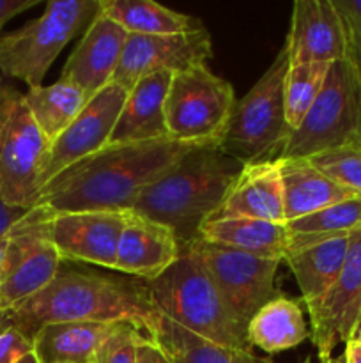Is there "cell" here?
Instances as JSON below:
<instances>
[{"instance_id":"obj_27","label":"cell","mask_w":361,"mask_h":363,"mask_svg":"<svg viewBox=\"0 0 361 363\" xmlns=\"http://www.w3.org/2000/svg\"><path fill=\"white\" fill-rule=\"evenodd\" d=\"M151 339L163 347L172 363H273L269 358L257 357L253 351L236 350L202 339L165 315L159 318Z\"/></svg>"},{"instance_id":"obj_38","label":"cell","mask_w":361,"mask_h":363,"mask_svg":"<svg viewBox=\"0 0 361 363\" xmlns=\"http://www.w3.org/2000/svg\"><path fill=\"white\" fill-rule=\"evenodd\" d=\"M345 360L347 363H361V344L356 340H350L349 344H345Z\"/></svg>"},{"instance_id":"obj_24","label":"cell","mask_w":361,"mask_h":363,"mask_svg":"<svg viewBox=\"0 0 361 363\" xmlns=\"http://www.w3.org/2000/svg\"><path fill=\"white\" fill-rule=\"evenodd\" d=\"M117 323H55L34 335L39 363H94L98 350Z\"/></svg>"},{"instance_id":"obj_4","label":"cell","mask_w":361,"mask_h":363,"mask_svg":"<svg viewBox=\"0 0 361 363\" xmlns=\"http://www.w3.org/2000/svg\"><path fill=\"white\" fill-rule=\"evenodd\" d=\"M147 287L154 307L170 321L211 342L253 351L248 326L230 311L212 277L186 245H180V257Z\"/></svg>"},{"instance_id":"obj_7","label":"cell","mask_w":361,"mask_h":363,"mask_svg":"<svg viewBox=\"0 0 361 363\" xmlns=\"http://www.w3.org/2000/svg\"><path fill=\"white\" fill-rule=\"evenodd\" d=\"M289 66V53L283 45L260 80L236 101L219 149L243 165L275 160L289 137L283 101Z\"/></svg>"},{"instance_id":"obj_9","label":"cell","mask_w":361,"mask_h":363,"mask_svg":"<svg viewBox=\"0 0 361 363\" xmlns=\"http://www.w3.org/2000/svg\"><path fill=\"white\" fill-rule=\"evenodd\" d=\"M50 140L32 119L25 94L0 85V199L32 209L41 191V170Z\"/></svg>"},{"instance_id":"obj_23","label":"cell","mask_w":361,"mask_h":363,"mask_svg":"<svg viewBox=\"0 0 361 363\" xmlns=\"http://www.w3.org/2000/svg\"><path fill=\"white\" fill-rule=\"evenodd\" d=\"M276 163L283 181L285 223L356 197L319 172L306 158H280Z\"/></svg>"},{"instance_id":"obj_8","label":"cell","mask_w":361,"mask_h":363,"mask_svg":"<svg viewBox=\"0 0 361 363\" xmlns=\"http://www.w3.org/2000/svg\"><path fill=\"white\" fill-rule=\"evenodd\" d=\"M232 85L207 66L173 73L165 101L168 137L190 145H219L234 106Z\"/></svg>"},{"instance_id":"obj_35","label":"cell","mask_w":361,"mask_h":363,"mask_svg":"<svg viewBox=\"0 0 361 363\" xmlns=\"http://www.w3.org/2000/svg\"><path fill=\"white\" fill-rule=\"evenodd\" d=\"M137 363H172V360L156 340L144 335L138 340Z\"/></svg>"},{"instance_id":"obj_5","label":"cell","mask_w":361,"mask_h":363,"mask_svg":"<svg viewBox=\"0 0 361 363\" xmlns=\"http://www.w3.org/2000/svg\"><path fill=\"white\" fill-rule=\"evenodd\" d=\"M98 14L99 0H52L41 16L0 35V69L28 89L41 87L67 43L84 34Z\"/></svg>"},{"instance_id":"obj_28","label":"cell","mask_w":361,"mask_h":363,"mask_svg":"<svg viewBox=\"0 0 361 363\" xmlns=\"http://www.w3.org/2000/svg\"><path fill=\"white\" fill-rule=\"evenodd\" d=\"M87 103L85 92L62 78L52 85H41L25 92V105L50 144L76 119Z\"/></svg>"},{"instance_id":"obj_36","label":"cell","mask_w":361,"mask_h":363,"mask_svg":"<svg viewBox=\"0 0 361 363\" xmlns=\"http://www.w3.org/2000/svg\"><path fill=\"white\" fill-rule=\"evenodd\" d=\"M27 213L28 209L7 204V202H4L2 199H0V240H4V238L11 233V229H13Z\"/></svg>"},{"instance_id":"obj_15","label":"cell","mask_w":361,"mask_h":363,"mask_svg":"<svg viewBox=\"0 0 361 363\" xmlns=\"http://www.w3.org/2000/svg\"><path fill=\"white\" fill-rule=\"evenodd\" d=\"M48 216L50 238L62 261L115 269L126 211H48Z\"/></svg>"},{"instance_id":"obj_44","label":"cell","mask_w":361,"mask_h":363,"mask_svg":"<svg viewBox=\"0 0 361 363\" xmlns=\"http://www.w3.org/2000/svg\"><path fill=\"white\" fill-rule=\"evenodd\" d=\"M301 363H311V362H310V358H306V360H304V362H301Z\"/></svg>"},{"instance_id":"obj_31","label":"cell","mask_w":361,"mask_h":363,"mask_svg":"<svg viewBox=\"0 0 361 363\" xmlns=\"http://www.w3.org/2000/svg\"><path fill=\"white\" fill-rule=\"evenodd\" d=\"M306 160L333 183L361 197V142L328 149Z\"/></svg>"},{"instance_id":"obj_2","label":"cell","mask_w":361,"mask_h":363,"mask_svg":"<svg viewBox=\"0 0 361 363\" xmlns=\"http://www.w3.org/2000/svg\"><path fill=\"white\" fill-rule=\"evenodd\" d=\"M4 318L30 339L55 323H131L151 337L161 314L147 284L60 268L45 289L4 312Z\"/></svg>"},{"instance_id":"obj_34","label":"cell","mask_w":361,"mask_h":363,"mask_svg":"<svg viewBox=\"0 0 361 363\" xmlns=\"http://www.w3.org/2000/svg\"><path fill=\"white\" fill-rule=\"evenodd\" d=\"M335 6L343 16L349 35L347 59L353 60L357 69H361V0H335Z\"/></svg>"},{"instance_id":"obj_32","label":"cell","mask_w":361,"mask_h":363,"mask_svg":"<svg viewBox=\"0 0 361 363\" xmlns=\"http://www.w3.org/2000/svg\"><path fill=\"white\" fill-rule=\"evenodd\" d=\"M144 335L131 323H117L98 350L94 363H137L138 340Z\"/></svg>"},{"instance_id":"obj_30","label":"cell","mask_w":361,"mask_h":363,"mask_svg":"<svg viewBox=\"0 0 361 363\" xmlns=\"http://www.w3.org/2000/svg\"><path fill=\"white\" fill-rule=\"evenodd\" d=\"M290 241H314L324 238L353 234L361 229V197L347 199L338 204L301 216L285 223Z\"/></svg>"},{"instance_id":"obj_16","label":"cell","mask_w":361,"mask_h":363,"mask_svg":"<svg viewBox=\"0 0 361 363\" xmlns=\"http://www.w3.org/2000/svg\"><path fill=\"white\" fill-rule=\"evenodd\" d=\"M290 64L336 62L349 55V35L335 0H297L285 41Z\"/></svg>"},{"instance_id":"obj_43","label":"cell","mask_w":361,"mask_h":363,"mask_svg":"<svg viewBox=\"0 0 361 363\" xmlns=\"http://www.w3.org/2000/svg\"><path fill=\"white\" fill-rule=\"evenodd\" d=\"M7 77H6V74H4L2 73V69H0V85H4V84H7Z\"/></svg>"},{"instance_id":"obj_45","label":"cell","mask_w":361,"mask_h":363,"mask_svg":"<svg viewBox=\"0 0 361 363\" xmlns=\"http://www.w3.org/2000/svg\"><path fill=\"white\" fill-rule=\"evenodd\" d=\"M360 71H361V69H360Z\"/></svg>"},{"instance_id":"obj_18","label":"cell","mask_w":361,"mask_h":363,"mask_svg":"<svg viewBox=\"0 0 361 363\" xmlns=\"http://www.w3.org/2000/svg\"><path fill=\"white\" fill-rule=\"evenodd\" d=\"M180 257V241L170 227L126 211L115 269L152 282Z\"/></svg>"},{"instance_id":"obj_41","label":"cell","mask_w":361,"mask_h":363,"mask_svg":"<svg viewBox=\"0 0 361 363\" xmlns=\"http://www.w3.org/2000/svg\"><path fill=\"white\" fill-rule=\"evenodd\" d=\"M353 340H356V342H360V344H361V315H360V321H357L356 332H354Z\"/></svg>"},{"instance_id":"obj_14","label":"cell","mask_w":361,"mask_h":363,"mask_svg":"<svg viewBox=\"0 0 361 363\" xmlns=\"http://www.w3.org/2000/svg\"><path fill=\"white\" fill-rule=\"evenodd\" d=\"M126 98L124 89L110 84L88 99L76 119L50 144L41 170V190L53 177L108 144Z\"/></svg>"},{"instance_id":"obj_33","label":"cell","mask_w":361,"mask_h":363,"mask_svg":"<svg viewBox=\"0 0 361 363\" xmlns=\"http://www.w3.org/2000/svg\"><path fill=\"white\" fill-rule=\"evenodd\" d=\"M34 354V340L11 325L0 312V363H18Z\"/></svg>"},{"instance_id":"obj_26","label":"cell","mask_w":361,"mask_h":363,"mask_svg":"<svg viewBox=\"0 0 361 363\" xmlns=\"http://www.w3.org/2000/svg\"><path fill=\"white\" fill-rule=\"evenodd\" d=\"M246 333L251 347L273 354L299 346L310 337V328L299 303L278 294L250 319Z\"/></svg>"},{"instance_id":"obj_19","label":"cell","mask_w":361,"mask_h":363,"mask_svg":"<svg viewBox=\"0 0 361 363\" xmlns=\"http://www.w3.org/2000/svg\"><path fill=\"white\" fill-rule=\"evenodd\" d=\"M173 73L149 74L127 92L108 144H131L170 138L166 130L165 101Z\"/></svg>"},{"instance_id":"obj_1","label":"cell","mask_w":361,"mask_h":363,"mask_svg":"<svg viewBox=\"0 0 361 363\" xmlns=\"http://www.w3.org/2000/svg\"><path fill=\"white\" fill-rule=\"evenodd\" d=\"M197 147L172 138L106 144L42 186L34 208L52 213L130 211L149 184Z\"/></svg>"},{"instance_id":"obj_3","label":"cell","mask_w":361,"mask_h":363,"mask_svg":"<svg viewBox=\"0 0 361 363\" xmlns=\"http://www.w3.org/2000/svg\"><path fill=\"white\" fill-rule=\"evenodd\" d=\"M241 169L243 163L219 145L197 147L149 184L130 211L170 227L186 245L198 238L202 222L222 208Z\"/></svg>"},{"instance_id":"obj_20","label":"cell","mask_w":361,"mask_h":363,"mask_svg":"<svg viewBox=\"0 0 361 363\" xmlns=\"http://www.w3.org/2000/svg\"><path fill=\"white\" fill-rule=\"evenodd\" d=\"M218 211L285 223L283 181L276 160L243 165Z\"/></svg>"},{"instance_id":"obj_10","label":"cell","mask_w":361,"mask_h":363,"mask_svg":"<svg viewBox=\"0 0 361 363\" xmlns=\"http://www.w3.org/2000/svg\"><path fill=\"white\" fill-rule=\"evenodd\" d=\"M48 211L28 209L7 234V261L0 279V312L45 289L62 268V257L50 238Z\"/></svg>"},{"instance_id":"obj_22","label":"cell","mask_w":361,"mask_h":363,"mask_svg":"<svg viewBox=\"0 0 361 363\" xmlns=\"http://www.w3.org/2000/svg\"><path fill=\"white\" fill-rule=\"evenodd\" d=\"M350 234L314 241H289L283 261L292 272L304 303L321 298L345 264Z\"/></svg>"},{"instance_id":"obj_21","label":"cell","mask_w":361,"mask_h":363,"mask_svg":"<svg viewBox=\"0 0 361 363\" xmlns=\"http://www.w3.org/2000/svg\"><path fill=\"white\" fill-rule=\"evenodd\" d=\"M198 238L209 243L278 261H283L290 241L285 223L246 218L223 211L212 213L202 222Z\"/></svg>"},{"instance_id":"obj_39","label":"cell","mask_w":361,"mask_h":363,"mask_svg":"<svg viewBox=\"0 0 361 363\" xmlns=\"http://www.w3.org/2000/svg\"><path fill=\"white\" fill-rule=\"evenodd\" d=\"M6 261H7V236L4 240H0V279L4 275V269H6Z\"/></svg>"},{"instance_id":"obj_17","label":"cell","mask_w":361,"mask_h":363,"mask_svg":"<svg viewBox=\"0 0 361 363\" xmlns=\"http://www.w3.org/2000/svg\"><path fill=\"white\" fill-rule=\"evenodd\" d=\"M127 35L120 25L99 13L64 64L60 78L76 85L88 99L94 98L112 84Z\"/></svg>"},{"instance_id":"obj_11","label":"cell","mask_w":361,"mask_h":363,"mask_svg":"<svg viewBox=\"0 0 361 363\" xmlns=\"http://www.w3.org/2000/svg\"><path fill=\"white\" fill-rule=\"evenodd\" d=\"M186 247L200 259L230 311L248 326L265 303L278 296L275 277L278 259L258 257L195 238Z\"/></svg>"},{"instance_id":"obj_13","label":"cell","mask_w":361,"mask_h":363,"mask_svg":"<svg viewBox=\"0 0 361 363\" xmlns=\"http://www.w3.org/2000/svg\"><path fill=\"white\" fill-rule=\"evenodd\" d=\"M211 57L212 41L207 28L172 35L130 34L112 84L130 92L144 77L161 71L180 73L205 66Z\"/></svg>"},{"instance_id":"obj_42","label":"cell","mask_w":361,"mask_h":363,"mask_svg":"<svg viewBox=\"0 0 361 363\" xmlns=\"http://www.w3.org/2000/svg\"><path fill=\"white\" fill-rule=\"evenodd\" d=\"M18 363H39V362H38V358L34 357V354H28L27 358H23V360L18 362Z\"/></svg>"},{"instance_id":"obj_25","label":"cell","mask_w":361,"mask_h":363,"mask_svg":"<svg viewBox=\"0 0 361 363\" xmlns=\"http://www.w3.org/2000/svg\"><path fill=\"white\" fill-rule=\"evenodd\" d=\"M99 13L137 35L188 34L205 28L200 20L152 0H99Z\"/></svg>"},{"instance_id":"obj_40","label":"cell","mask_w":361,"mask_h":363,"mask_svg":"<svg viewBox=\"0 0 361 363\" xmlns=\"http://www.w3.org/2000/svg\"><path fill=\"white\" fill-rule=\"evenodd\" d=\"M321 363H347V360H345V354H340V357H333V358H329V360H326V362H321Z\"/></svg>"},{"instance_id":"obj_37","label":"cell","mask_w":361,"mask_h":363,"mask_svg":"<svg viewBox=\"0 0 361 363\" xmlns=\"http://www.w3.org/2000/svg\"><path fill=\"white\" fill-rule=\"evenodd\" d=\"M35 4H38V0H0V32L7 21H11L23 11L34 7Z\"/></svg>"},{"instance_id":"obj_29","label":"cell","mask_w":361,"mask_h":363,"mask_svg":"<svg viewBox=\"0 0 361 363\" xmlns=\"http://www.w3.org/2000/svg\"><path fill=\"white\" fill-rule=\"evenodd\" d=\"M329 62L290 64L285 74L283 101H285V121L289 133L303 124L304 117L321 94L329 73Z\"/></svg>"},{"instance_id":"obj_12","label":"cell","mask_w":361,"mask_h":363,"mask_svg":"<svg viewBox=\"0 0 361 363\" xmlns=\"http://www.w3.org/2000/svg\"><path fill=\"white\" fill-rule=\"evenodd\" d=\"M304 305L319 360H329L336 346L353 340L361 315V229L350 234L349 252L338 279L321 298Z\"/></svg>"},{"instance_id":"obj_6","label":"cell","mask_w":361,"mask_h":363,"mask_svg":"<svg viewBox=\"0 0 361 363\" xmlns=\"http://www.w3.org/2000/svg\"><path fill=\"white\" fill-rule=\"evenodd\" d=\"M354 142H361V71L350 59H342L331 62L321 94L275 160L308 158Z\"/></svg>"}]
</instances>
